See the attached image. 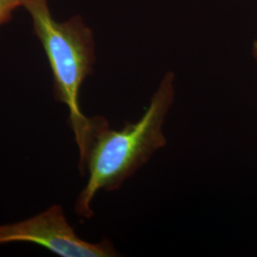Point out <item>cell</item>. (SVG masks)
I'll return each mask as SVG.
<instances>
[{"label":"cell","instance_id":"obj_3","mask_svg":"<svg viewBox=\"0 0 257 257\" xmlns=\"http://www.w3.org/2000/svg\"><path fill=\"white\" fill-rule=\"evenodd\" d=\"M13 242L37 244L62 257L118 256L108 239L91 243L80 238L59 205H53L26 220L0 225V245Z\"/></svg>","mask_w":257,"mask_h":257},{"label":"cell","instance_id":"obj_5","mask_svg":"<svg viewBox=\"0 0 257 257\" xmlns=\"http://www.w3.org/2000/svg\"><path fill=\"white\" fill-rule=\"evenodd\" d=\"M252 55L257 60V38L253 41V44H252Z\"/></svg>","mask_w":257,"mask_h":257},{"label":"cell","instance_id":"obj_1","mask_svg":"<svg viewBox=\"0 0 257 257\" xmlns=\"http://www.w3.org/2000/svg\"><path fill=\"white\" fill-rule=\"evenodd\" d=\"M175 75H164L140 119L111 130L103 116H93L84 156L79 159L88 179L75 203L77 216L92 217V203L99 191L114 192L167 144L163 126L175 99Z\"/></svg>","mask_w":257,"mask_h":257},{"label":"cell","instance_id":"obj_2","mask_svg":"<svg viewBox=\"0 0 257 257\" xmlns=\"http://www.w3.org/2000/svg\"><path fill=\"white\" fill-rule=\"evenodd\" d=\"M34 25V32L41 42L53 74L55 99L69 110L68 124L74 132L75 142L82 157L93 117L83 114L79 92L84 80L92 74L95 62L92 30L81 17L65 22L55 21L47 0H24Z\"/></svg>","mask_w":257,"mask_h":257},{"label":"cell","instance_id":"obj_4","mask_svg":"<svg viewBox=\"0 0 257 257\" xmlns=\"http://www.w3.org/2000/svg\"><path fill=\"white\" fill-rule=\"evenodd\" d=\"M24 0H0V27L8 23L15 10L23 6Z\"/></svg>","mask_w":257,"mask_h":257}]
</instances>
